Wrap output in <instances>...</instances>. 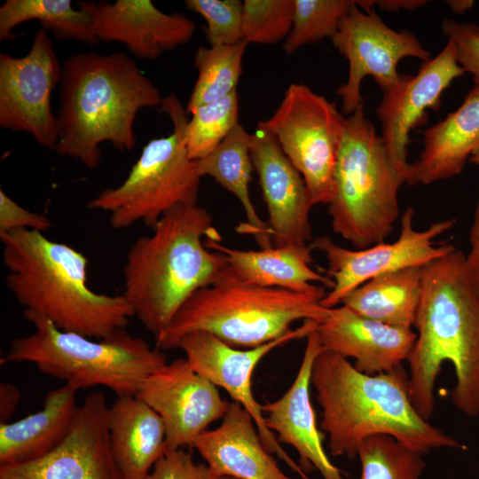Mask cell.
Wrapping results in <instances>:
<instances>
[{"label":"cell","mask_w":479,"mask_h":479,"mask_svg":"<svg viewBox=\"0 0 479 479\" xmlns=\"http://www.w3.org/2000/svg\"><path fill=\"white\" fill-rule=\"evenodd\" d=\"M416 340L407 359L409 394L428 421L435 384L443 364L453 365V404L469 417L479 414V290L456 247L422 267V291L414 324Z\"/></svg>","instance_id":"1"},{"label":"cell","mask_w":479,"mask_h":479,"mask_svg":"<svg viewBox=\"0 0 479 479\" xmlns=\"http://www.w3.org/2000/svg\"><path fill=\"white\" fill-rule=\"evenodd\" d=\"M52 151L89 169L100 163V144L122 153L136 145L135 119L142 108L161 106L160 90L123 52H77L62 63Z\"/></svg>","instance_id":"2"},{"label":"cell","mask_w":479,"mask_h":479,"mask_svg":"<svg viewBox=\"0 0 479 479\" xmlns=\"http://www.w3.org/2000/svg\"><path fill=\"white\" fill-rule=\"evenodd\" d=\"M310 383L322 409L319 428L326 433L334 457L354 459L361 442L378 434L391 436L421 455L438 448L467 449L420 416L402 365L366 374L347 358L323 349L313 363Z\"/></svg>","instance_id":"3"},{"label":"cell","mask_w":479,"mask_h":479,"mask_svg":"<svg viewBox=\"0 0 479 479\" xmlns=\"http://www.w3.org/2000/svg\"><path fill=\"white\" fill-rule=\"evenodd\" d=\"M152 231L128 251L122 294L156 338L194 292L217 283L226 256L206 247L203 239L222 240L198 204L174 208Z\"/></svg>","instance_id":"4"},{"label":"cell","mask_w":479,"mask_h":479,"mask_svg":"<svg viewBox=\"0 0 479 479\" xmlns=\"http://www.w3.org/2000/svg\"><path fill=\"white\" fill-rule=\"evenodd\" d=\"M5 282L16 301L63 331L104 339L125 329L133 311L122 294L91 290L88 259L43 232L17 230L0 235Z\"/></svg>","instance_id":"5"},{"label":"cell","mask_w":479,"mask_h":479,"mask_svg":"<svg viewBox=\"0 0 479 479\" xmlns=\"http://www.w3.org/2000/svg\"><path fill=\"white\" fill-rule=\"evenodd\" d=\"M23 316L34 332L12 339L0 363H32L78 390L103 386L117 397L137 396L144 381L167 363L162 350L125 329L95 341L63 331L36 312L23 310Z\"/></svg>","instance_id":"6"},{"label":"cell","mask_w":479,"mask_h":479,"mask_svg":"<svg viewBox=\"0 0 479 479\" xmlns=\"http://www.w3.org/2000/svg\"><path fill=\"white\" fill-rule=\"evenodd\" d=\"M325 295L245 285L205 287L181 306L156 337V347L173 349L183 335L201 331L234 348H255L286 335L295 321H321L328 310L320 304Z\"/></svg>","instance_id":"7"},{"label":"cell","mask_w":479,"mask_h":479,"mask_svg":"<svg viewBox=\"0 0 479 479\" xmlns=\"http://www.w3.org/2000/svg\"><path fill=\"white\" fill-rule=\"evenodd\" d=\"M404 183L362 103L346 119L338 152L328 205L333 232L358 249L385 241L399 216Z\"/></svg>","instance_id":"8"},{"label":"cell","mask_w":479,"mask_h":479,"mask_svg":"<svg viewBox=\"0 0 479 479\" xmlns=\"http://www.w3.org/2000/svg\"><path fill=\"white\" fill-rule=\"evenodd\" d=\"M160 107L173 123L171 134L150 140L125 180L86 204L90 209L109 213L114 229L138 222L153 229L174 208L197 205L201 177L186 149L188 114L174 94L163 98Z\"/></svg>","instance_id":"9"},{"label":"cell","mask_w":479,"mask_h":479,"mask_svg":"<svg viewBox=\"0 0 479 479\" xmlns=\"http://www.w3.org/2000/svg\"><path fill=\"white\" fill-rule=\"evenodd\" d=\"M347 117L302 83H291L275 113L258 123L277 140L302 175L312 205L334 195V169Z\"/></svg>","instance_id":"10"},{"label":"cell","mask_w":479,"mask_h":479,"mask_svg":"<svg viewBox=\"0 0 479 479\" xmlns=\"http://www.w3.org/2000/svg\"><path fill=\"white\" fill-rule=\"evenodd\" d=\"M413 219L414 210L408 207L401 216L400 234L391 243L382 241L365 248L351 250L336 244L327 236L312 240L311 248L325 255L328 263L326 272L334 283L320 304L326 309L336 307L345 296L364 283L389 272L423 267L455 247L448 243L440 246L434 244L436 237L454 226V219L438 221L421 231L414 228Z\"/></svg>","instance_id":"11"},{"label":"cell","mask_w":479,"mask_h":479,"mask_svg":"<svg viewBox=\"0 0 479 479\" xmlns=\"http://www.w3.org/2000/svg\"><path fill=\"white\" fill-rule=\"evenodd\" d=\"M331 39L349 63L347 82L337 89V94L342 98V113L349 115L364 103L360 90L365 76H372L386 92L401 80L403 74L397 72L401 59L412 57L425 62L431 59L413 33L392 29L374 10L364 12L356 1Z\"/></svg>","instance_id":"12"},{"label":"cell","mask_w":479,"mask_h":479,"mask_svg":"<svg viewBox=\"0 0 479 479\" xmlns=\"http://www.w3.org/2000/svg\"><path fill=\"white\" fill-rule=\"evenodd\" d=\"M59 63L49 33L37 30L28 52L15 58L0 53V127L29 134L52 150L58 123L51 98L59 84Z\"/></svg>","instance_id":"13"},{"label":"cell","mask_w":479,"mask_h":479,"mask_svg":"<svg viewBox=\"0 0 479 479\" xmlns=\"http://www.w3.org/2000/svg\"><path fill=\"white\" fill-rule=\"evenodd\" d=\"M316 326V321L305 320L302 326L286 335L252 349L232 347L216 335L201 331L183 335L175 345V349L184 351L185 359L195 372L215 386L224 389L234 402L251 414L266 449L280 458L302 479L310 478L283 450L265 423L261 404L253 394L252 377L255 366L268 353L290 341L307 337Z\"/></svg>","instance_id":"14"},{"label":"cell","mask_w":479,"mask_h":479,"mask_svg":"<svg viewBox=\"0 0 479 479\" xmlns=\"http://www.w3.org/2000/svg\"><path fill=\"white\" fill-rule=\"evenodd\" d=\"M108 407L102 391L90 393L57 448L33 461L0 465V479H125L111 449Z\"/></svg>","instance_id":"15"},{"label":"cell","mask_w":479,"mask_h":479,"mask_svg":"<svg viewBox=\"0 0 479 479\" xmlns=\"http://www.w3.org/2000/svg\"><path fill=\"white\" fill-rule=\"evenodd\" d=\"M137 397L161 418L167 451L192 448L196 438L210 423L223 418L231 404L182 357L150 374Z\"/></svg>","instance_id":"16"},{"label":"cell","mask_w":479,"mask_h":479,"mask_svg":"<svg viewBox=\"0 0 479 479\" xmlns=\"http://www.w3.org/2000/svg\"><path fill=\"white\" fill-rule=\"evenodd\" d=\"M448 41L442 51L425 61L415 75H402L400 82L383 97L377 108L382 141L388 154L407 182L410 163L407 145L412 130L427 119V110H436L441 96L458 77L465 75Z\"/></svg>","instance_id":"17"},{"label":"cell","mask_w":479,"mask_h":479,"mask_svg":"<svg viewBox=\"0 0 479 479\" xmlns=\"http://www.w3.org/2000/svg\"><path fill=\"white\" fill-rule=\"evenodd\" d=\"M250 155L267 207L272 246L307 245L312 239V205L305 183L276 138L259 123L250 135Z\"/></svg>","instance_id":"18"},{"label":"cell","mask_w":479,"mask_h":479,"mask_svg":"<svg viewBox=\"0 0 479 479\" xmlns=\"http://www.w3.org/2000/svg\"><path fill=\"white\" fill-rule=\"evenodd\" d=\"M106 43H124L137 58L152 60L188 43L195 23L179 12L167 14L150 0L77 1Z\"/></svg>","instance_id":"19"},{"label":"cell","mask_w":479,"mask_h":479,"mask_svg":"<svg viewBox=\"0 0 479 479\" xmlns=\"http://www.w3.org/2000/svg\"><path fill=\"white\" fill-rule=\"evenodd\" d=\"M315 331L324 349L354 358L355 368L371 375L402 365L416 340L412 329L360 316L342 304L328 309Z\"/></svg>","instance_id":"20"},{"label":"cell","mask_w":479,"mask_h":479,"mask_svg":"<svg viewBox=\"0 0 479 479\" xmlns=\"http://www.w3.org/2000/svg\"><path fill=\"white\" fill-rule=\"evenodd\" d=\"M316 328V327H315ZM315 328L308 334L303 357L296 377L279 399L261 404L268 428L276 432L279 443L293 446L299 454L303 471L313 468L323 479H343L341 471L327 457L310 401V386L313 363L324 349Z\"/></svg>","instance_id":"21"},{"label":"cell","mask_w":479,"mask_h":479,"mask_svg":"<svg viewBox=\"0 0 479 479\" xmlns=\"http://www.w3.org/2000/svg\"><path fill=\"white\" fill-rule=\"evenodd\" d=\"M208 248L226 256L219 279L215 285H245L279 287L302 294L326 293L321 282L333 287V280L316 271L310 245L269 246L259 250H240L205 239Z\"/></svg>","instance_id":"22"},{"label":"cell","mask_w":479,"mask_h":479,"mask_svg":"<svg viewBox=\"0 0 479 479\" xmlns=\"http://www.w3.org/2000/svg\"><path fill=\"white\" fill-rule=\"evenodd\" d=\"M216 474L236 479H292L279 467L264 446L251 414L236 402L214 429L192 444Z\"/></svg>","instance_id":"23"},{"label":"cell","mask_w":479,"mask_h":479,"mask_svg":"<svg viewBox=\"0 0 479 479\" xmlns=\"http://www.w3.org/2000/svg\"><path fill=\"white\" fill-rule=\"evenodd\" d=\"M479 143V83L462 104L423 132V149L410 164L406 184L428 185L462 172Z\"/></svg>","instance_id":"24"},{"label":"cell","mask_w":479,"mask_h":479,"mask_svg":"<svg viewBox=\"0 0 479 479\" xmlns=\"http://www.w3.org/2000/svg\"><path fill=\"white\" fill-rule=\"evenodd\" d=\"M78 389L64 383L50 390L43 408L12 422L0 423V465L38 459L57 448L69 434L79 406Z\"/></svg>","instance_id":"25"},{"label":"cell","mask_w":479,"mask_h":479,"mask_svg":"<svg viewBox=\"0 0 479 479\" xmlns=\"http://www.w3.org/2000/svg\"><path fill=\"white\" fill-rule=\"evenodd\" d=\"M107 427L114 457L125 479H147L167 452L160 415L137 396L117 397L108 407Z\"/></svg>","instance_id":"26"},{"label":"cell","mask_w":479,"mask_h":479,"mask_svg":"<svg viewBox=\"0 0 479 479\" xmlns=\"http://www.w3.org/2000/svg\"><path fill=\"white\" fill-rule=\"evenodd\" d=\"M250 135L239 123L221 144L207 156L195 161L200 177H213L240 202L247 222L236 227L240 233L253 235L260 247L272 246L267 223L257 215L249 194L253 170Z\"/></svg>","instance_id":"27"},{"label":"cell","mask_w":479,"mask_h":479,"mask_svg":"<svg viewBox=\"0 0 479 479\" xmlns=\"http://www.w3.org/2000/svg\"><path fill=\"white\" fill-rule=\"evenodd\" d=\"M422 291V267H411L376 277L342 301L357 314L383 324L412 329Z\"/></svg>","instance_id":"28"},{"label":"cell","mask_w":479,"mask_h":479,"mask_svg":"<svg viewBox=\"0 0 479 479\" xmlns=\"http://www.w3.org/2000/svg\"><path fill=\"white\" fill-rule=\"evenodd\" d=\"M29 20H37L57 40L99 43L89 14L70 0L5 1L0 7V41L13 40V29Z\"/></svg>","instance_id":"29"},{"label":"cell","mask_w":479,"mask_h":479,"mask_svg":"<svg viewBox=\"0 0 479 479\" xmlns=\"http://www.w3.org/2000/svg\"><path fill=\"white\" fill-rule=\"evenodd\" d=\"M248 43L242 40L232 45L199 47L194 54L198 78L186 104V113L215 102L233 91L242 71V59Z\"/></svg>","instance_id":"30"},{"label":"cell","mask_w":479,"mask_h":479,"mask_svg":"<svg viewBox=\"0 0 479 479\" xmlns=\"http://www.w3.org/2000/svg\"><path fill=\"white\" fill-rule=\"evenodd\" d=\"M357 456L361 464L359 479H420L425 468L421 454L384 434L365 438Z\"/></svg>","instance_id":"31"},{"label":"cell","mask_w":479,"mask_h":479,"mask_svg":"<svg viewBox=\"0 0 479 479\" xmlns=\"http://www.w3.org/2000/svg\"><path fill=\"white\" fill-rule=\"evenodd\" d=\"M188 120L185 142L191 160H200L214 151L239 124L237 90L215 102L197 107Z\"/></svg>","instance_id":"32"},{"label":"cell","mask_w":479,"mask_h":479,"mask_svg":"<svg viewBox=\"0 0 479 479\" xmlns=\"http://www.w3.org/2000/svg\"><path fill=\"white\" fill-rule=\"evenodd\" d=\"M292 29L283 43L287 54L300 47L332 38L339 24L355 1L352 0H294Z\"/></svg>","instance_id":"33"},{"label":"cell","mask_w":479,"mask_h":479,"mask_svg":"<svg viewBox=\"0 0 479 479\" xmlns=\"http://www.w3.org/2000/svg\"><path fill=\"white\" fill-rule=\"evenodd\" d=\"M294 10V0L243 1V40L248 44H273L286 39L292 29Z\"/></svg>","instance_id":"34"},{"label":"cell","mask_w":479,"mask_h":479,"mask_svg":"<svg viewBox=\"0 0 479 479\" xmlns=\"http://www.w3.org/2000/svg\"><path fill=\"white\" fill-rule=\"evenodd\" d=\"M185 6L202 16L210 46L232 45L243 40V2L240 0H186Z\"/></svg>","instance_id":"35"},{"label":"cell","mask_w":479,"mask_h":479,"mask_svg":"<svg viewBox=\"0 0 479 479\" xmlns=\"http://www.w3.org/2000/svg\"><path fill=\"white\" fill-rule=\"evenodd\" d=\"M441 27L454 46L459 66L473 75L475 83H479V26L445 19Z\"/></svg>","instance_id":"36"},{"label":"cell","mask_w":479,"mask_h":479,"mask_svg":"<svg viewBox=\"0 0 479 479\" xmlns=\"http://www.w3.org/2000/svg\"><path fill=\"white\" fill-rule=\"evenodd\" d=\"M147 479H236L214 472L207 464L196 463L190 452L167 451L156 462Z\"/></svg>","instance_id":"37"},{"label":"cell","mask_w":479,"mask_h":479,"mask_svg":"<svg viewBox=\"0 0 479 479\" xmlns=\"http://www.w3.org/2000/svg\"><path fill=\"white\" fill-rule=\"evenodd\" d=\"M52 225L45 215L21 207L0 190V235L17 230L44 232Z\"/></svg>","instance_id":"38"},{"label":"cell","mask_w":479,"mask_h":479,"mask_svg":"<svg viewBox=\"0 0 479 479\" xmlns=\"http://www.w3.org/2000/svg\"><path fill=\"white\" fill-rule=\"evenodd\" d=\"M470 249L466 255V265L469 276L479 290V199L476 202L468 238Z\"/></svg>","instance_id":"39"},{"label":"cell","mask_w":479,"mask_h":479,"mask_svg":"<svg viewBox=\"0 0 479 479\" xmlns=\"http://www.w3.org/2000/svg\"><path fill=\"white\" fill-rule=\"evenodd\" d=\"M20 398V391L14 385L8 382L0 383V423L9 422Z\"/></svg>","instance_id":"40"},{"label":"cell","mask_w":479,"mask_h":479,"mask_svg":"<svg viewBox=\"0 0 479 479\" xmlns=\"http://www.w3.org/2000/svg\"><path fill=\"white\" fill-rule=\"evenodd\" d=\"M428 3L429 1L426 0H373V7L377 6L385 12L414 11Z\"/></svg>","instance_id":"41"},{"label":"cell","mask_w":479,"mask_h":479,"mask_svg":"<svg viewBox=\"0 0 479 479\" xmlns=\"http://www.w3.org/2000/svg\"><path fill=\"white\" fill-rule=\"evenodd\" d=\"M446 4L457 14H463L469 11L475 4L473 0H447Z\"/></svg>","instance_id":"42"},{"label":"cell","mask_w":479,"mask_h":479,"mask_svg":"<svg viewBox=\"0 0 479 479\" xmlns=\"http://www.w3.org/2000/svg\"><path fill=\"white\" fill-rule=\"evenodd\" d=\"M469 162L472 164L479 165V143L473 151L469 159Z\"/></svg>","instance_id":"43"}]
</instances>
